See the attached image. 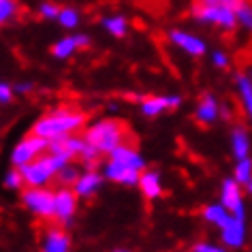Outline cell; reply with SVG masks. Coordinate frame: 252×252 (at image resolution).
Masks as SVG:
<instances>
[{"label": "cell", "mask_w": 252, "mask_h": 252, "mask_svg": "<svg viewBox=\"0 0 252 252\" xmlns=\"http://www.w3.org/2000/svg\"><path fill=\"white\" fill-rule=\"evenodd\" d=\"M88 126V116L81 109L62 105L45 111L32 124V133L43 137L47 143L62 141L71 135H79Z\"/></svg>", "instance_id": "6da1fadb"}, {"label": "cell", "mask_w": 252, "mask_h": 252, "mask_svg": "<svg viewBox=\"0 0 252 252\" xmlns=\"http://www.w3.org/2000/svg\"><path fill=\"white\" fill-rule=\"evenodd\" d=\"M143 169H146V158L141 156V152L133 143L124 141L107 154V160L100 171L107 182L122 186H137Z\"/></svg>", "instance_id": "7a4b0ae2"}, {"label": "cell", "mask_w": 252, "mask_h": 252, "mask_svg": "<svg viewBox=\"0 0 252 252\" xmlns=\"http://www.w3.org/2000/svg\"><path fill=\"white\" fill-rule=\"evenodd\" d=\"M84 139L96 148L100 154L107 156L113 148L126 141V128L116 118H100L84 128Z\"/></svg>", "instance_id": "3957f363"}, {"label": "cell", "mask_w": 252, "mask_h": 252, "mask_svg": "<svg viewBox=\"0 0 252 252\" xmlns=\"http://www.w3.org/2000/svg\"><path fill=\"white\" fill-rule=\"evenodd\" d=\"M192 20L201 24V26H210V28H218L224 32L237 28V20H235V4L229 2H210V0H199L197 4H192L190 9Z\"/></svg>", "instance_id": "277c9868"}, {"label": "cell", "mask_w": 252, "mask_h": 252, "mask_svg": "<svg viewBox=\"0 0 252 252\" xmlns=\"http://www.w3.org/2000/svg\"><path fill=\"white\" fill-rule=\"evenodd\" d=\"M54 201L56 190H49L47 186L39 188H24L22 190V203L24 207L41 220H52L54 218Z\"/></svg>", "instance_id": "5b68a950"}, {"label": "cell", "mask_w": 252, "mask_h": 252, "mask_svg": "<svg viewBox=\"0 0 252 252\" xmlns=\"http://www.w3.org/2000/svg\"><path fill=\"white\" fill-rule=\"evenodd\" d=\"M47 150H49V143L43 139V137L30 133V135L24 137V139L17 141L13 146V150H11V156H9V158H11V167L28 165V162L36 160L39 156L47 154Z\"/></svg>", "instance_id": "8992f818"}, {"label": "cell", "mask_w": 252, "mask_h": 252, "mask_svg": "<svg viewBox=\"0 0 252 252\" xmlns=\"http://www.w3.org/2000/svg\"><path fill=\"white\" fill-rule=\"evenodd\" d=\"M167 41L171 45L182 52L184 56H190V58H203L207 54V43L197 36L190 30H182V28H173L167 32Z\"/></svg>", "instance_id": "52a82bcc"}, {"label": "cell", "mask_w": 252, "mask_h": 252, "mask_svg": "<svg viewBox=\"0 0 252 252\" xmlns=\"http://www.w3.org/2000/svg\"><path fill=\"white\" fill-rule=\"evenodd\" d=\"M79 207V197L75 194L71 186H60L56 190V201H54V220L60 224H71L75 214Z\"/></svg>", "instance_id": "ba28073f"}, {"label": "cell", "mask_w": 252, "mask_h": 252, "mask_svg": "<svg viewBox=\"0 0 252 252\" xmlns=\"http://www.w3.org/2000/svg\"><path fill=\"white\" fill-rule=\"evenodd\" d=\"M182 105L180 94H154V96H141L139 111L143 118H158L167 111H173Z\"/></svg>", "instance_id": "9c48e42d"}, {"label": "cell", "mask_w": 252, "mask_h": 252, "mask_svg": "<svg viewBox=\"0 0 252 252\" xmlns=\"http://www.w3.org/2000/svg\"><path fill=\"white\" fill-rule=\"evenodd\" d=\"M220 244L226 250H239L248 239V229H246V216H233L220 226Z\"/></svg>", "instance_id": "30bf717a"}, {"label": "cell", "mask_w": 252, "mask_h": 252, "mask_svg": "<svg viewBox=\"0 0 252 252\" xmlns=\"http://www.w3.org/2000/svg\"><path fill=\"white\" fill-rule=\"evenodd\" d=\"M220 203L229 210L233 216H246V190L244 186L233 178H226L220 186Z\"/></svg>", "instance_id": "8fae6325"}, {"label": "cell", "mask_w": 252, "mask_h": 252, "mask_svg": "<svg viewBox=\"0 0 252 252\" xmlns=\"http://www.w3.org/2000/svg\"><path fill=\"white\" fill-rule=\"evenodd\" d=\"M88 45H90V36L88 34H84V32L66 34L52 45V56L56 60H68V58H73L79 49H86Z\"/></svg>", "instance_id": "7c38bea8"}, {"label": "cell", "mask_w": 252, "mask_h": 252, "mask_svg": "<svg viewBox=\"0 0 252 252\" xmlns=\"http://www.w3.org/2000/svg\"><path fill=\"white\" fill-rule=\"evenodd\" d=\"M103 182H105L103 171H96L94 167H88L86 171H81V173H79L77 182H75L71 188L75 190V194H77L79 199H92L94 194L100 190Z\"/></svg>", "instance_id": "4fadbf2b"}, {"label": "cell", "mask_w": 252, "mask_h": 252, "mask_svg": "<svg viewBox=\"0 0 252 252\" xmlns=\"http://www.w3.org/2000/svg\"><path fill=\"white\" fill-rule=\"evenodd\" d=\"M220 107H222V103H220L214 94L207 92L197 100L192 116L201 126H212V124H216L220 120Z\"/></svg>", "instance_id": "5bb4252c"}, {"label": "cell", "mask_w": 252, "mask_h": 252, "mask_svg": "<svg viewBox=\"0 0 252 252\" xmlns=\"http://www.w3.org/2000/svg\"><path fill=\"white\" fill-rule=\"evenodd\" d=\"M137 188H139L143 199H148V201L160 199L162 192H165V182H162L160 171H156V169H143L139 175V182H137Z\"/></svg>", "instance_id": "9a60e30c"}, {"label": "cell", "mask_w": 252, "mask_h": 252, "mask_svg": "<svg viewBox=\"0 0 252 252\" xmlns=\"http://www.w3.org/2000/svg\"><path fill=\"white\" fill-rule=\"evenodd\" d=\"M41 252H71V235L62 226H49L41 237Z\"/></svg>", "instance_id": "2e32d148"}, {"label": "cell", "mask_w": 252, "mask_h": 252, "mask_svg": "<svg viewBox=\"0 0 252 252\" xmlns=\"http://www.w3.org/2000/svg\"><path fill=\"white\" fill-rule=\"evenodd\" d=\"M229 148H231V154H233L235 160L246 158V156H252V139H250V130L246 128V126L235 124L231 128Z\"/></svg>", "instance_id": "e0dca14e"}, {"label": "cell", "mask_w": 252, "mask_h": 252, "mask_svg": "<svg viewBox=\"0 0 252 252\" xmlns=\"http://www.w3.org/2000/svg\"><path fill=\"white\" fill-rule=\"evenodd\" d=\"M235 92H237V100L242 107L246 120L252 126V79L246 73L237 75L235 77Z\"/></svg>", "instance_id": "ac0fdd59"}, {"label": "cell", "mask_w": 252, "mask_h": 252, "mask_svg": "<svg viewBox=\"0 0 252 252\" xmlns=\"http://www.w3.org/2000/svg\"><path fill=\"white\" fill-rule=\"evenodd\" d=\"M100 26L109 36L113 39H124L126 34H128V20L122 15V13H111V15H105L103 20H100Z\"/></svg>", "instance_id": "d6986e66"}, {"label": "cell", "mask_w": 252, "mask_h": 252, "mask_svg": "<svg viewBox=\"0 0 252 252\" xmlns=\"http://www.w3.org/2000/svg\"><path fill=\"white\" fill-rule=\"evenodd\" d=\"M201 216H203V220H205L207 224H212V226H216V229H220V226H222L226 220L231 218V212L218 201V203L205 205L203 210H201Z\"/></svg>", "instance_id": "ffe728a7"}, {"label": "cell", "mask_w": 252, "mask_h": 252, "mask_svg": "<svg viewBox=\"0 0 252 252\" xmlns=\"http://www.w3.org/2000/svg\"><path fill=\"white\" fill-rule=\"evenodd\" d=\"M235 20H237V28L252 34V2L239 0L235 4Z\"/></svg>", "instance_id": "44dd1931"}, {"label": "cell", "mask_w": 252, "mask_h": 252, "mask_svg": "<svg viewBox=\"0 0 252 252\" xmlns=\"http://www.w3.org/2000/svg\"><path fill=\"white\" fill-rule=\"evenodd\" d=\"M235 182H239L242 186H246L252 180V156H246V158L235 160V167H233V175Z\"/></svg>", "instance_id": "7402d4cb"}, {"label": "cell", "mask_w": 252, "mask_h": 252, "mask_svg": "<svg viewBox=\"0 0 252 252\" xmlns=\"http://www.w3.org/2000/svg\"><path fill=\"white\" fill-rule=\"evenodd\" d=\"M56 22H58L64 30H75L81 24V13L77 9H73V7H64V9H60L58 20Z\"/></svg>", "instance_id": "603a6c76"}, {"label": "cell", "mask_w": 252, "mask_h": 252, "mask_svg": "<svg viewBox=\"0 0 252 252\" xmlns=\"http://www.w3.org/2000/svg\"><path fill=\"white\" fill-rule=\"evenodd\" d=\"M20 15V2L17 0H0V26L15 22Z\"/></svg>", "instance_id": "cb8c5ba5"}, {"label": "cell", "mask_w": 252, "mask_h": 252, "mask_svg": "<svg viewBox=\"0 0 252 252\" xmlns=\"http://www.w3.org/2000/svg\"><path fill=\"white\" fill-rule=\"evenodd\" d=\"M2 186L7 188V190H24L26 184H24V178H22V171L17 167H11L7 173H4L2 178Z\"/></svg>", "instance_id": "d4e9b609"}, {"label": "cell", "mask_w": 252, "mask_h": 252, "mask_svg": "<svg viewBox=\"0 0 252 252\" xmlns=\"http://www.w3.org/2000/svg\"><path fill=\"white\" fill-rule=\"evenodd\" d=\"M79 167L75 165V162H71V165H66V167H62L60 171H58V180L60 182V186H73L75 182H77V178H79Z\"/></svg>", "instance_id": "484cf974"}, {"label": "cell", "mask_w": 252, "mask_h": 252, "mask_svg": "<svg viewBox=\"0 0 252 252\" xmlns=\"http://www.w3.org/2000/svg\"><path fill=\"white\" fill-rule=\"evenodd\" d=\"M100 156H103V154H100L96 148L90 146V143L86 141V146H84V150H81V154H79V160L84 162L86 167H96L98 160H100Z\"/></svg>", "instance_id": "4316f807"}, {"label": "cell", "mask_w": 252, "mask_h": 252, "mask_svg": "<svg viewBox=\"0 0 252 252\" xmlns=\"http://www.w3.org/2000/svg\"><path fill=\"white\" fill-rule=\"evenodd\" d=\"M36 13H39V17H43V20H58V13H60V7L56 2H49V0H43V2L36 7Z\"/></svg>", "instance_id": "83f0119b"}, {"label": "cell", "mask_w": 252, "mask_h": 252, "mask_svg": "<svg viewBox=\"0 0 252 252\" xmlns=\"http://www.w3.org/2000/svg\"><path fill=\"white\" fill-rule=\"evenodd\" d=\"M210 60H212V66H216V68H226L231 64L229 54L222 52V49H214V52L210 54Z\"/></svg>", "instance_id": "f1b7e54d"}, {"label": "cell", "mask_w": 252, "mask_h": 252, "mask_svg": "<svg viewBox=\"0 0 252 252\" xmlns=\"http://www.w3.org/2000/svg\"><path fill=\"white\" fill-rule=\"evenodd\" d=\"M194 252H226V248L222 244H216V242H199L194 244Z\"/></svg>", "instance_id": "f546056e"}, {"label": "cell", "mask_w": 252, "mask_h": 252, "mask_svg": "<svg viewBox=\"0 0 252 252\" xmlns=\"http://www.w3.org/2000/svg\"><path fill=\"white\" fill-rule=\"evenodd\" d=\"M13 86L7 84L4 79H0V105H7L11 103V98H13Z\"/></svg>", "instance_id": "4dcf8cb0"}, {"label": "cell", "mask_w": 252, "mask_h": 252, "mask_svg": "<svg viewBox=\"0 0 252 252\" xmlns=\"http://www.w3.org/2000/svg\"><path fill=\"white\" fill-rule=\"evenodd\" d=\"M32 90H34V84H30V81H17V84H13V92L20 94V96H26Z\"/></svg>", "instance_id": "1f68e13d"}, {"label": "cell", "mask_w": 252, "mask_h": 252, "mask_svg": "<svg viewBox=\"0 0 252 252\" xmlns=\"http://www.w3.org/2000/svg\"><path fill=\"white\" fill-rule=\"evenodd\" d=\"M210 2H229V4H237L239 0H210Z\"/></svg>", "instance_id": "d6a6232c"}, {"label": "cell", "mask_w": 252, "mask_h": 252, "mask_svg": "<svg viewBox=\"0 0 252 252\" xmlns=\"http://www.w3.org/2000/svg\"><path fill=\"white\" fill-rule=\"evenodd\" d=\"M244 190H246V194H252V180L248 182V184L244 186Z\"/></svg>", "instance_id": "836d02e7"}, {"label": "cell", "mask_w": 252, "mask_h": 252, "mask_svg": "<svg viewBox=\"0 0 252 252\" xmlns=\"http://www.w3.org/2000/svg\"><path fill=\"white\" fill-rule=\"evenodd\" d=\"M113 252H130V250L124 248V246H120V248H113Z\"/></svg>", "instance_id": "e575fe53"}, {"label": "cell", "mask_w": 252, "mask_h": 252, "mask_svg": "<svg viewBox=\"0 0 252 252\" xmlns=\"http://www.w3.org/2000/svg\"><path fill=\"white\" fill-rule=\"evenodd\" d=\"M246 75H248V77H250V79H252V64H250V66H248V71H246Z\"/></svg>", "instance_id": "d590c367"}, {"label": "cell", "mask_w": 252, "mask_h": 252, "mask_svg": "<svg viewBox=\"0 0 252 252\" xmlns=\"http://www.w3.org/2000/svg\"><path fill=\"white\" fill-rule=\"evenodd\" d=\"M190 252H194V250H190Z\"/></svg>", "instance_id": "8d00e7d4"}]
</instances>
